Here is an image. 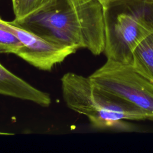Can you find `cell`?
<instances>
[{"instance_id":"1","label":"cell","mask_w":153,"mask_h":153,"mask_svg":"<svg viewBox=\"0 0 153 153\" xmlns=\"http://www.w3.org/2000/svg\"><path fill=\"white\" fill-rule=\"evenodd\" d=\"M13 22L56 45L85 48L95 56L104 51L103 9L96 0H57L36 14Z\"/></svg>"},{"instance_id":"2","label":"cell","mask_w":153,"mask_h":153,"mask_svg":"<svg viewBox=\"0 0 153 153\" xmlns=\"http://www.w3.org/2000/svg\"><path fill=\"white\" fill-rule=\"evenodd\" d=\"M103 9L106 59L131 65L136 47L153 33V0H117Z\"/></svg>"},{"instance_id":"3","label":"cell","mask_w":153,"mask_h":153,"mask_svg":"<svg viewBox=\"0 0 153 153\" xmlns=\"http://www.w3.org/2000/svg\"><path fill=\"white\" fill-rule=\"evenodd\" d=\"M88 78L93 86L132 103L153 121V83L131 65L106 60Z\"/></svg>"},{"instance_id":"4","label":"cell","mask_w":153,"mask_h":153,"mask_svg":"<svg viewBox=\"0 0 153 153\" xmlns=\"http://www.w3.org/2000/svg\"><path fill=\"white\" fill-rule=\"evenodd\" d=\"M0 26L15 35L22 44L16 55L41 70L51 71L78 50L50 42L13 21H5L1 17Z\"/></svg>"},{"instance_id":"5","label":"cell","mask_w":153,"mask_h":153,"mask_svg":"<svg viewBox=\"0 0 153 153\" xmlns=\"http://www.w3.org/2000/svg\"><path fill=\"white\" fill-rule=\"evenodd\" d=\"M0 94L32 102L43 107H48L51 103L48 93L36 88L1 63Z\"/></svg>"},{"instance_id":"6","label":"cell","mask_w":153,"mask_h":153,"mask_svg":"<svg viewBox=\"0 0 153 153\" xmlns=\"http://www.w3.org/2000/svg\"><path fill=\"white\" fill-rule=\"evenodd\" d=\"M131 65L136 72L153 83V33L136 47Z\"/></svg>"},{"instance_id":"7","label":"cell","mask_w":153,"mask_h":153,"mask_svg":"<svg viewBox=\"0 0 153 153\" xmlns=\"http://www.w3.org/2000/svg\"><path fill=\"white\" fill-rule=\"evenodd\" d=\"M57 0H11L15 21L22 20L54 4Z\"/></svg>"},{"instance_id":"8","label":"cell","mask_w":153,"mask_h":153,"mask_svg":"<svg viewBox=\"0 0 153 153\" xmlns=\"http://www.w3.org/2000/svg\"><path fill=\"white\" fill-rule=\"evenodd\" d=\"M21 46L22 44L15 35L0 26V53L16 54Z\"/></svg>"},{"instance_id":"9","label":"cell","mask_w":153,"mask_h":153,"mask_svg":"<svg viewBox=\"0 0 153 153\" xmlns=\"http://www.w3.org/2000/svg\"><path fill=\"white\" fill-rule=\"evenodd\" d=\"M96 1H99L102 5V6H103V5L107 4L109 2L115 1H117V0H96Z\"/></svg>"}]
</instances>
